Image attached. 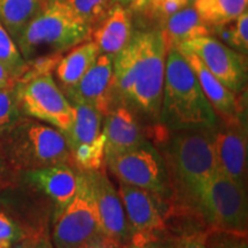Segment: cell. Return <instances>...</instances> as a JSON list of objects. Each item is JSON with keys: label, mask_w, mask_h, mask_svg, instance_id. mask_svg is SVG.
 <instances>
[{"label": "cell", "mask_w": 248, "mask_h": 248, "mask_svg": "<svg viewBox=\"0 0 248 248\" xmlns=\"http://www.w3.org/2000/svg\"><path fill=\"white\" fill-rule=\"evenodd\" d=\"M18 101L23 115L48 124L62 135L74 122V108L49 71L26 73L17 80Z\"/></svg>", "instance_id": "ba28073f"}, {"label": "cell", "mask_w": 248, "mask_h": 248, "mask_svg": "<svg viewBox=\"0 0 248 248\" xmlns=\"http://www.w3.org/2000/svg\"><path fill=\"white\" fill-rule=\"evenodd\" d=\"M23 244L24 248H54L51 237L46 231H37L33 234L27 235Z\"/></svg>", "instance_id": "d6a6232c"}, {"label": "cell", "mask_w": 248, "mask_h": 248, "mask_svg": "<svg viewBox=\"0 0 248 248\" xmlns=\"http://www.w3.org/2000/svg\"><path fill=\"white\" fill-rule=\"evenodd\" d=\"M159 30L162 32L168 49L178 47L183 43L192 39L213 35L212 28L201 20L193 5H187L164 20L162 28Z\"/></svg>", "instance_id": "d6986e66"}, {"label": "cell", "mask_w": 248, "mask_h": 248, "mask_svg": "<svg viewBox=\"0 0 248 248\" xmlns=\"http://www.w3.org/2000/svg\"><path fill=\"white\" fill-rule=\"evenodd\" d=\"M23 116L18 101L17 85L0 89V137L13 128Z\"/></svg>", "instance_id": "484cf974"}, {"label": "cell", "mask_w": 248, "mask_h": 248, "mask_svg": "<svg viewBox=\"0 0 248 248\" xmlns=\"http://www.w3.org/2000/svg\"><path fill=\"white\" fill-rule=\"evenodd\" d=\"M178 49V48H177ZM179 51V49H178ZM193 70L203 94L208 99L209 104L215 110L216 115L221 120H233L243 113L244 105L225 85H223L210 71L204 67L200 59L193 53L179 51Z\"/></svg>", "instance_id": "ac0fdd59"}, {"label": "cell", "mask_w": 248, "mask_h": 248, "mask_svg": "<svg viewBox=\"0 0 248 248\" xmlns=\"http://www.w3.org/2000/svg\"><path fill=\"white\" fill-rule=\"evenodd\" d=\"M9 168H8L7 163H6V161H5L4 154H2L1 146H0V178L5 177L6 173H7V170Z\"/></svg>", "instance_id": "8d00e7d4"}, {"label": "cell", "mask_w": 248, "mask_h": 248, "mask_svg": "<svg viewBox=\"0 0 248 248\" xmlns=\"http://www.w3.org/2000/svg\"><path fill=\"white\" fill-rule=\"evenodd\" d=\"M248 0H195L193 7L210 28L231 23L247 9Z\"/></svg>", "instance_id": "603a6c76"}, {"label": "cell", "mask_w": 248, "mask_h": 248, "mask_svg": "<svg viewBox=\"0 0 248 248\" xmlns=\"http://www.w3.org/2000/svg\"><path fill=\"white\" fill-rule=\"evenodd\" d=\"M91 29L61 0H47L15 43L28 63L59 59V55L90 39Z\"/></svg>", "instance_id": "277c9868"}, {"label": "cell", "mask_w": 248, "mask_h": 248, "mask_svg": "<svg viewBox=\"0 0 248 248\" xmlns=\"http://www.w3.org/2000/svg\"><path fill=\"white\" fill-rule=\"evenodd\" d=\"M206 233L208 248H248L247 233L218 230H206Z\"/></svg>", "instance_id": "f1b7e54d"}, {"label": "cell", "mask_w": 248, "mask_h": 248, "mask_svg": "<svg viewBox=\"0 0 248 248\" xmlns=\"http://www.w3.org/2000/svg\"><path fill=\"white\" fill-rule=\"evenodd\" d=\"M102 136L105 139V157L122 154L146 142L147 129L131 109L117 104L102 120Z\"/></svg>", "instance_id": "9a60e30c"}, {"label": "cell", "mask_w": 248, "mask_h": 248, "mask_svg": "<svg viewBox=\"0 0 248 248\" xmlns=\"http://www.w3.org/2000/svg\"><path fill=\"white\" fill-rule=\"evenodd\" d=\"M206 234V229L200 223L184 225L179 233H175V248H208Z\"/></svg>", "instance_id": "f546056e"}, {"label": "cell", "mask_w": 248, "mask_h": 248, "mask_svg": "<svg viewBox=\"0 0 248 248\" xmlns=\"http://www.w3.org/2000/svg\"><path fill=\"white\" fill-rule=\"evenodd\" d=\"M217 167L240 187L247 190V114L233 120H217L213 128Z\"/></svg>", "instance_id": "8fae6325"}, {"label": "cell", "mask_w": 248, "mask_h": 248, "mask_svg": "<svg viewBox=\"0 0 248 248\" xmlns=\"http://www.w3.org/2000/svg\"><path fill=\"white\" fill-rule=\"evenodd\" d=\"M193 215L206 230L247 233V190L217 170L198 194Z\"/></svg>", "instance_id": "8992f818"}, {"label": "cell", "mask_w": 248, "mask_h": 248, "mask_svg": "<svg viewBox=\"0 0 248 248\" xmlns=\"http://www.w3.org/2000/svg\"><path fill=\"white\" fill-rule=\"evenodd\" d=\"M0 64L18 80L29 70V63L24 60L16 43L0 23Z\"/></svg>", "instance_id": "cb8c5ba5"}, {"label": "cell", "mask_w": 248, "mask_h": 248, "mask_svg": "<svg viewBox=\"0 0 248 248\" xmlns=\"http://www.w3.org/2000/svg\"><path fill=\"white\" fill-rule=\"evenodd\" d=\"M148 130L153 135L152 142L166 164L172 191L173 214L193 215L200 190L218 170L213 129L170 131L159 123Z\"/></svg>", "instance_id": "7a4b0ae2"}, {"label": "cell", "mask_w": 248, "mask_h": 248, "mask_svg": "<svg viewBox=\"0 0 248 248\" xmlns=\"http://www.w3.org/2000/svg\"><path fill=\"white\" fill-rule=\"evenodd\" d=\"M47 0H0V23L15 40Z\"/></svg>", "instance_id": "7402d4cb"}, {"label": "cell", "mask_w": 248, "mask_h": 248, "mask_svg": "<svg viewBox=\"0 0 248 248\" xmlns=\"http://www.w3.org/2000/svg\"><path fill=\"white\" fill-rule=\"evenodd\" d=\"M218 116L193 70L176 47L168 49L159 123L170 131L213 129Z\"/></svg>", "instance_id": "3957f363"}, {"label": "cell", "mask_w": 248, "mask_h": 248, "mask_svg": "<svg viewBox=\"0 0 248 248\" xmlns=\"http://www.w3.org/2000/svg\"><path fill=\"white\" fill-rule=\"evenodd\" d=\"M23 177L28 184L53 203L54 216L73 200L78 184V170L70 163H60L26 171Z\"/></svg>", "instance_id": "2e32d148"}, {"label": "cell", "mask_w": 248, "mask_h": 248, "mask_svg": "<svg viewBox=\"0 0 248 248\" xmlns=\"http://www.w3.org/2000/svg\"><path fill=\"white\" fill-rule=\"evenodd\" d=\"M176 235L171 229L132 232L123 248H175Z\"/></svg>", "instance_id": "4316f807"}, {"label": "cell", "mask_w": 248, "mask_h": 248, "mask_svg": "<svg viewBox=\"0 0 248 248\" xmlns=\"http://www.w3.org/2000/svg\"><path fill=\"white\" fill-rule=\"evenodd\" d=\"M187 5H191L188 0H148L144 11L147 12L151 16L159 18L161 22H163Z\"/></svg>", "instance_id": "1f68e13d"}, {"label": "cell", "mask_w": 248, "mask_h": 248, "mask_svg": "<svg viewBox=\"0 0 248 248\" xmlns=\"http://www.w3.org/2000/svg\"><path fill=\"white\" fill-rule=\"evenodd\" d=\"M148 0H111V4L122 6L129 12H142L146 7Z\"/></svg>", "instance_id": "836d02e7"}, {"label": "cell", "mask_w": 248, "mask_h": 248, "mask_svg": "<svg viewBox=\"0 0 248 248\" xmlns=\"http://www.w3.org/2000/svg\"><path fill=\"white\" fill-rule=\"evenodd\" d=\"M168 53L159 29L133 31L114 57V92L117 104L131 109L147 128L159 124Z\"/></svg>", "instance_id": "6da1fadb"}, {"label": "cell", "mask_w": 248, "mask_h": 248, "mask_svg": "<svg viewBox=\"0 0 248 248\" xmlns=\"http://www.w3.org/2000/svg\"><path fill=\"white\" fill-rule=\"evenodd\" d=\"M26 237L23 229L12 217L0 210V248H13Z\"/></svg>", "instance_id": "4dcf8cb0"}, {"label": "cell", "mask_w": 248, "mask_h": 248, "mask_svg": "<svg viewBox=\"0 0 248 248\" xmlns=\"http://www.w3.org/2000/svg\"><path fill=\"white\" fill-rule=\"evenodd\" d=\"M100 52L92 40H85L70 48L67 54L59 59L54 67L55 77L60 82V88H71L85 75Z\"/></svg>", "instance_id": "44dd1931"}, {"label": "cell", "mask_w": 248, "mask_h": 248, "mask_svg": "<svg viewBox=\"0 0 248 248\" xmlns=\"http://www.w3.org/2000/svg\"><path fill=\"white\" fill-rule=\"evenodd\" d=\"M61 1L77 17L90 27L97 24L105 16L111 5V0H61Z\"/></svg>", "instance_id": "83f0119b"}, {"label": "cell", "mask_w": 248, "mask_h": 248, "mask_svg": "<svg viewBox=\"0 0 248 248\" xmlns=\"http://www.w3.org/2000/svg\"><path fill=\"white\" fill-rule=\"evenodd\" d=\"M176 48L197 55L204 67L234 94H240L246 90V55L229 47L218 38L200 37L183 43Z\"/></svg>", "instance_id": "30bf717a"}, {"label": "cell", "mask_w": 248, "mask_h": 248, "mask_svg": "<svg viewBox=\"0 0 248 248\" xmlns=\"http://www.w3.org/2000/svg\"><path fill=\"white\" fill-rule=\"evenodd\" d=\"M17 83V80L14 78L4 67L0 64V89L8 88V86L15 85Z\"/></svg>", "instance_id": "d590c367"}, {"label": "cell", "mask_w": 248, "mask_h": 248, "mask_svg": "<svg viewBox=\"0 0 248 248\" xmlns=\"http://www.w3.org/2000/svg\"><path fill=\"white\" fill-rule=\"evenodd\" d=\"M86 248H123L122 245H120L116 241L109 239V238L101 235L98 239H95Z\"/></svg>", "instance_id": "e575fe53"}, {"label": "cell", "mask_w": 248, "mask_h": 248, "mask_svg": "<svg viewBox=\"0 0 248 248\" xmlns=\"http://www.w3.org/2000/svg\"><path fill=\"white\" fill-rule=\"evenodd\" d=\"M105 169L117 182L153 192L172 203V191L166 164L160 151L152 141L147 140L122 154L106 156Z\"/></svg>", "instance_id": "9c48e42d"}, {"label": "cell", "mask_w": 248, "mask_h": 248, "mask_svg": "<svg viewBox=\"0 0 248 248\" xmlns=\"http://www.w3.org/2000/svg\"><path fill=\"white\" fill-rule=\"evenodd\" d=\"M85 172L91 182L102 234L124 246L130 239L131 231L117 187L108 177L105 167Z\"/></svg>", "instance_id": "4fadbf2b"}, {"label": "cell", "mask_w": 248, "mask_h": 248, "mask_svg": "<svg viewBox=\"0 0 248 248\" xmlns=\"http://www.w3.org/2000/svg\"><path fill=\"white\" fill-rule=\"evenodd\" d=\"M132 13L122 6L111 4L107 13L92 27V40L100 54L115 55L129 43L133 33Z\"/></svg>", "instance_id": "e0dca14e"}, {"label": "cell", "mask_w": 248, "mask_h": 248, "mask_svg": "<svg viewBox=\"0 0 248 248\" xmlns=\"http://www.w3.org/2000/svg\"><path fill=\"white\" fill-rule=\"evenodd\" d=\"M0 146L8 168L16 171L71 164L66 137L53 126L28 116L0 137Z\"/></svg>", "instance_id": "5b68a950"}, {"label": "cell", "mask_w": 248, "mask_h": 248, "mask_svg": "<svg viewBox=\"0 0 248 248\" xmlns=\"http://www.w3.org/2000/svg\"><path fill=\"white\" fill-rule=\"evenodd\" d=\"M130 231H148L168 228L173 206L168 200L144 188L119 182L117 186Z\"/></svg>", "instance_id": "7c38bea8"}, {"label": "cell", "mask_w": 248, "mask_h": 248, "mask_svg": "<svg viewBox=\"0 0 248 248\" xmlns=\"http://www.w3.org/2000/svg\"><path fill=\"white\" fill-rule=\"evenodd\" d=\"M195 1V0H188V2H190V4L191 5H193V2Z\"/></svg>", "instance_id": "f35d334b"}, {"label": "cell", "mask_w": 248, "mask_h": 248, "mask_svg": "<svg viewBox=\"0 0 248 248\" xmlns=\"http://www.w3.org/2000/svg\"><path fill=\"white\" fill-rule=\"evenodd\" d=\"M216 30L222 43L239 53L247 55L248 52V11H244L233 22L212 28Z\"/></svg>", "instance_id": "d4e9b609"}, {"label": "cell", "mask_w": 248, "mask_h": 248, "mask_svg": "<svg viewBox=\"0 0 248 248\" xmlns=\"http://www.w3.org/2000/svg\"><path fill=\"white\" fill-rule=\"evenodd\" d=\"M101 235L91 182L88 173L78 170L73 200L53 216L51 241L54 248H86Z\"/></svg>", "instance_id": "52a82bcc"}, {"label": "cell", "mask_w": 248, "mask_h": 248, "mask_svg": "<svg viewBox=\"0 0 248 248\" xmlns=\"http://www.w3.org/2000/svg\"><path fill=\"white\" fill-rule=\"evenodd\" d=\"M13 248H24V244H23V241H21V243L16 244Z\"/></svg>", "instance_id": "74e56055"}, {"label": "cell", "mask_w": 248, "mask_h": 248, "mask_svg": "<svg viewBox=\"0 0 248 248\" xmlns=\"http://www.w3.org/2000/svg\"><path fill=\"white\" fill-rule=\"evenodd\" d=\"M113 62V55L100 54L76 85L60 89L66 97H76L85 101L105 117L117 105L114 92Z\"/></svg>", "instance_id": "5bb4252c"}, {"label": "cell", "mask_w": 248, "mask_h": 248, "mask_svg": "<svg viewBox=\"0 0 248 248\" xmlns=\"http://www.w3.org/2000/svg\"><path fill=\"white\" fill-rule=\"evenodd\" d=\"M74 108V122L64 137L70 152L93 144L101 136L104 116L92 106L76 97H67Z\"/></svg>", "instance_id": "ffe728a7"}]
</instances>
